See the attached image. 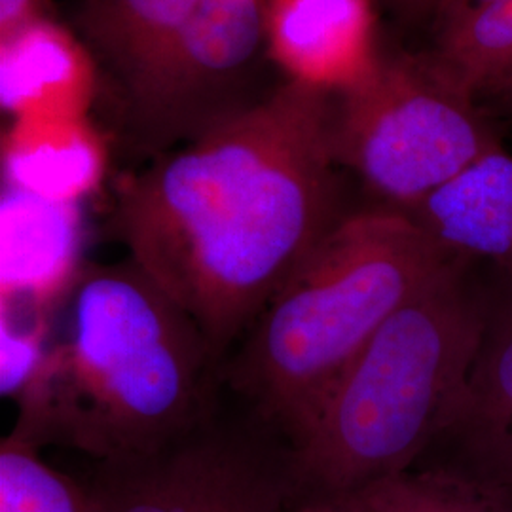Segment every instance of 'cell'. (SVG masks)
<instances>
[{"instance_id": "3", "label": "cell", "mask_w": 512, "mask_h": 512, "mask_svg": "<svg viewBox=\"0 0 512 512\" xmlns=\"http://www.w3.org/2000/svg\"><path fill=\"white\" fill-rule=\"evenodd\" d=\"M458 260L403 211L344 215L224 359L222 385L293 446L385 321Z\"/></svg>"}, {"instance_id": "12", "label": "cell", "mask_w": 512, "mask_h": 512, "mask_svg": "<svg viewBox=\"0 0 512 512\" xmlns=\"http://www.w3.org/2000/svg\"><path fill=\"white\" fill-rule=\"evenodd\" d=\"M107 143L88 116H31L2 137L4 186L55 203H78L103 181Z\"/></svg>"}, {"instance_id": "22", "label": "cell", "mask_w": 512, "mask_h": 512, "mask_svg": "<svg viewBox=\"0 0 512 512\" xmlns=\"http://www.w3.org/2000/svg\"><path fill=\"white\" fill-rule=\"evenodd\" d=\"M499 97H501L505 109L509 110L512 116V86H509L507 90H503V92L499 93Z\"/></svg>"}, {"instance_id": "4", "label": "cell", "mask_w": 512, "mask_h": 512, "mask_svg": "<svg viewBox=\"0 0 512 512\" xmlns=\"http://www.w3.org/2000/svg\"><path fill=\"white\" fill-rule=\"evenodd\" d=\"M458 260L370 338L291 446L300 495H355L418 467L458 410L486 327V298Z\"/></svg>"}, {"instance_id": "7", "label": "cell", "mask_w": 512, "mask_h": 512, "mask_svg": "<svg viewBox=\"0 0 512 512\" xmlns=\"http://www.w3.org/2000/svg\"><path fill=\"white\" fill-rule=\"evenodd\" d=\"M260 48L262 0H203L147 65L116 90L129 156L148 164L247 107L238 90Z\"/></svg>"}, {"instance_id": "14", "label": "cell", "mask_w": 512, "mask_h": 512, "mask_svg": "<svg viewBox=\"0 0 512 512\" xmlns=\"http://www.w3.org/2000/svg\"><path fill=\"white\" fill-rule=\"evenodd\" d=\"M203 0H82L78 23L97 69L120 90L192 18Z\"/></svg>"}, {"instance_id": "15", "label": "cell", "mask_w": 512, "mask_h": 512, "mask_svg": "<svg viewBox=\"0 0 512 512\" xmlns=\"http://www.w3.org/2000/svg\"><path fill=\"white\" fill-rule=\"evenodd\" d=\"M433 55L471 95H497L512 78V0L442 21Z\"/></svg>"}, {"instance_id": "23", "label": "cell", "mask_w": 512, "mask_h": 512, "mask_svg": "<svg viewBox=\"0 0 512 512\" xmlns=\"http://www.w3.org/2000/svg\"><path fill=\"white\" fill-rule=\"evenodd\" d=\"M509 86H512V78H511V82H509V84H507V86H505V88H503V90H507V88H509ZM503 90H501V92H503ZM499 92V93H501ZM499 93H497V95H499Z\"/></svg>"}, {"instance_id": "16", "label": "cell", "mask_w": 512, "mask_h": 512, "mask_svg": "<svg viewBox=\"0 0 512 512\" xmlns=\"http://www.w3.org/2000/svg\"><path fill=\"white\" fill-rule=\"evenodd\" d=\"M368 512H512V497L452 465L414 467L355 494Z\"/></svg>"}, {"instance_id": "21", "label": "cell", "mask_w": 512, "mask_h": 512, "mask_svg": "<svg viewBox=\"0 0 512 512\" xmlns=\"http://www.w3.org/2000/svg\"><path fill=\"white\" fill-rule=\"evenodd\" d=\"M495 2H501V0H442L439 12H437V19H439V23H442L446 19L458 18L461 14L473 12V10L490 6Z\"/></svg>"}, {"instance_id": "5", "label": "cell", "mask_w": 512, "mask_h": 512, "mask_svg": "<svg viewBox=\"0 0 512 512\" xmlns=\"http://www.w3.org/2000/svg\"><path fill=\"white\" fill-rule=\"evenodd\" d=\"M330 145L382 205L408 211L501 141L467 92L431 54H382L334 95Z\"/></svg>"}, {"instance_id": "13", "label": "cell", "mask_w": 512, "mask_h": 512, "mask_svg": "<svg viewBox=\"0 0 512 512\" xmlns=\"http://www.w3.org/2000/svg\"><path fill=\"white\" fill-rule=\"evenodd\" d=\"M78 203H55L4 186L2 289L37 294L73 272L80 234Z\"/></svg>"}, {"instance_id": "1", "label": "cell", "mask_w": 512, "mask_h": 512, "mask_svg": "<svg viewBox=\"0 0 512 512\" xmlns=\"http://www.w3.org/2000/svg\"><path fill=\"white\" fill-rule=\"evenodd\" d=\"M334 95L287 82L122 179L110 232L220 361L342 220Z\"/></svg>"}, {"instance_id": "17", "label": "cell", "mask_w": 512, "mask_h": 512, "mask_svg": "<svg viewBox=\"0 0 512 512\" xmlns=\"http://www.w3.org/2000/svg\"><path fill=\"white\" fill-rule=\"evenodd\" d=\"M37 444L10 433L0 444V512H90L80 482L48 465Z\"/></svg>"}, {"instance_id": "8", "label": "cell", "mask_w": 512, "mask_h": 512, "mask_svg": "<svg viewBox=\"0 0 512 512\" xmlns=\"http://www.w3.org/2000/svg\"><path fill=\"white\" fill-rule=\"evenodd\" d=\"M376 2L264 0V50L287 82L346 92L380 61Z\"/></svg>"}, {"instance_id": "19", "label": "cell", "mask_w": 512, "mask_h": 512, "mask_svg": "<svg viewBox=\"0 0 512 512\" xmlns=\"http://www.w3.org/2000/svg\"><path fill=\"white\" fill-rule=\"evenodd\" d=\"M44 0H0V38L12 35L25 23L44 16Z\"/></svg>"}, {"instance_id": "20", "label": "cell", "mask_w": 512, "mask_h": 512, "mask_svg": "<svg viewBox=\"0 0 512 512\" xmlns=\"http://www.w3.org/2000/svg\"><path fill=\"white\" fill-rule=\"evenodd\" d=\"M385 2L403 18L423 19L427 16L437 18L442 0H385Z\"/></svg>"}, {"instance_id": "9", "label": "cell", "mask_w": 512, "mask_h": 512, "mask_svg": "<svg viewBox=\"0 0 512 512\" xmlns=\"http://www.w3.org/2000/svg\"><path fill=\"white\" fill-rule=\"evenodd\" d=\"M439 444L454 450L452 467L512 497V279L486 298L482 344Z\"/></svg>"}, {"instance_id": "6", "label": "cell", "mask_w": 512, "mask_h": 512, "mask_svg": "<svg viewBox=\"0 0 512 512\" xmlns=\"http://www.w3.org/2000/svg\"><path fill=\"white\" fill-rule=\"evenodd\" d=\"M82 486L90 512H289L300 497L291 446L220 403L152 452L95 463Z\"/></svg>"}, {"instance_id": "2", "label": "cell", "mask_w": 512, "mask_h": 512, "mask_svg": "<svg viewBox=\"0 0 512 512\" xmlns=\"http://www.w3.org/2000/svg\"><path fill=\"white\" fill-rule=\"evenodd\" d=\"M222 361L196 321L128 256L69 287L57 336L18 395L21 439L93 463L152 452L220 403Z\"/></svg>"}, {"instance_id": "11", "label": "cell", "mask_w": 512, "mask_h": 512, "mask_svg": "<svg viewBox=\"0 0 512 512\" xmlns=\"http://www.w3.org/2000/svg\"><path fill=\"white\" fill-rule=\"evenodd\" d=\"M444 251L512 279V154L499 148L403 211Z\"/></svg>"}, {"instance_id": "18", "label": "cell", "mask_w": 512, "mask_h": 512, "mask_svg": "<svg viewBox=\"0 0 512 512\" xmlns=\"http://www.w3.org/2000/svg\"><path fill=\"white\" fill-rule=\"evenodd\" d=\"M289 512H368L357 495H300Z\"/></svg>"}, {"instance_id": "10", "label": "cell", "mask_w": 512, "mask_h": 512, "mask_svg": "<svg viewBox=\"0 0 512 512\" xmlns=\"http://www.w3.org/2000/svg\"><path fill=\"white\" fill-rule=\"evenodd\" d=\"M99 88L92 52L46 16L0 38V109L10 120L88 116Z\"/></svg>"}]
</instances>
